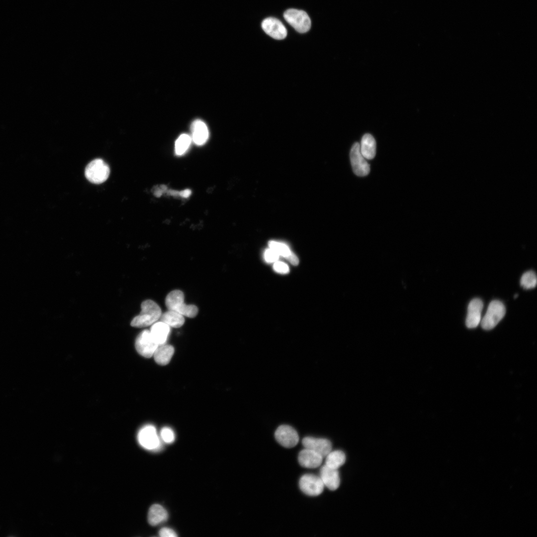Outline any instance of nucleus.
I'll list each match as a JSON object with an SVG mask.
<instances>
[{
	"label": "nucleus",
	"mask_w": 537,
	"mask_h": 537,
	"mask_svg": "<svg viewBox=\"0 0 537 537\" xmlns=\"http://www.w3.org/2000/svg\"><path fill=\"white\" fill-rule=\"evenodd\" d=\"M141 311L131 322V325L136 328H143L151 326L160 318L162 310L158 304L152 300L147 299L142 302Z\"/></svg>",
	"instance_id": "f257e3e1"
},
{
	"label": "nucleus",
	"mask_w": 537,
	"mask_h": 537,
	"mask_svg": "<svg viewBox=\"0 0 537 537\" xmlns=\"http://www.w3.org/2000/svg\"><path fill=\"white\" fill-rule=\"evenodd\" d=\"M184 294L180 290H174L169 293L165 299V304L169 310L177 312L183 316L194 318L198 314V308L193 304H186Z\"/></svg>",
	"instance_id": "f03ea898"
},
{
	"label": "nucleus",
	"mask_w": 537,
	"mask_h": 537,
	"mask_svg": "<svg viewBox=\"0 0 537 537\" xmlns=\"http://www.w3.org/2000/svg\"><path fill=\"white\" fill-rule=\"evenodd\" d=\"M110 169L108 165L102 159H96L91 161L86 167L85 174L89 181L99 184L104 182L108 178Z\"/></svg>",
	"instance_id": "7ed1b4c3"
},
{
	"label": "nucleus",
	"mask_w": 537,
	"mask_h": 537,
	"mask_svg": "<svg viewBox=\"0 0 537 537\" xmlns=\"http://www.w3.org/2000/svg\"><path fill=\"white\" fill-rule=\"evenodd\" d=\"M506 308L499 300H493L488 305L487 311L481 320V327L486 330L494 328L503 318Z\"/></svg>",
	"instance_id": "20e7f679"
},
{
	"label": "nucleus",
	"mask_w": 537,
	"mask_h": 537,
	"mask_svg": "<svg viewBox=\"0 0 537 537\" xmlns=\"http://www.w3.org/2000/svg\"><path fill=\"white\" fill-rule=\"evenodd\" d=\"M285 20L297 32L305 33L311 27V20L303 10L290 8L283 13Z\"/></svg>",
	"instance_id": "39448f33"
},
{
	"label": "nucleus",
	"mask_w": 537,
	"mask_h": 537,
	"mask_svg": "<svg viewBox=\"0 0 537 537\" xmlns=\"http://www.w3.org/2000/svg\"><path fill=\"white\" fill-rule=\"evenodd\" d=\"M158 346L148 330L142 331L138 335L135 341L137 351L140 355L147 358L153 356Z\"/></svg>",
	"instance_id": "423d86ee"
},
{
	"label": "nucleus",
	"mask_w": 537,
	"mask_h": 537,
	"mask_svg": "<svg viewBox=\"0 0 537 537\" xmlns=\"http://www.w3.org/2000/svg\"><path fill=\"white\" fill-rule=\"evenodd\" d=\"M299 485L304 494L311 496L320 495L324 488L320 477L311 474L303 475L299 480Z\"/></svg>",
	"instance_id": "0eeeda50"
},
{
	"label": "nucleus",
	"mask_w": 537,
	"mask_h": 537,
	"mask_svg": "<svg viewBox=\"0 0 537 537\" xmlns=\"http://www.w3.org/2000/svg\"><path fill=\"white\" fill-rule=\"evenodd\" d=\"M365 159L360 152L359 144L354 143L350 151V160L353 170L356 175L364 177L369 174L370 167Z\"/></svg>",
	"instance_id": "6e6552de"
},
{
	"label": "nucleus",
	"mask_w": 537,
	"mask_h": 537,
	"mask_svg": "<svg viewBox=\"0 0 537 537\" xmlns=\"http://www.w3.org/2000/svg\"><path fill=\"white\" fill-rule=\"evenodd\" d=\"M274 436L276 441L286 448L295 447L299 441L297 432L289 425H282L279 426L275 432Z\"/></svg>",
	"instance_id": "1a4fd4ad"
},
{
	"label": "nucleus",
	"mask_w": 537,
	"mask_h": 537,
	"mask_svg": "<svg viewBox=\"0 0 537 537\" xmlns=\"http://www.w3.org/2000/svg\"><path fill=\"white\" fill-rule=\"evenodd\" d=\"M137 438L140 445L147 449H156L160 446L156 428L152 425H147L140 429Z\"/></svg>",
	"instance_id": "9d476101"
},
{
	"label": "nucleus",
	"mask_w": 537,
	"mask_h": 537,
	"mask_svg": "<svg viewBox=\"0 0 537 537\" xmlns=\"http://www.w3.org/2000/svg\"><path fill=\"white\" fill-rule=\"evenodd\" d=\"M262 27L264 31L272 38L281 40L287 35V30L278 19L274 17H268L265 19L262 23Z\"/></svg>",
	"instance_id": "9b49d317"
},
{
	"label": "nucleus",
	"mask_w": 537,
	"mask_h": 537,
	"mask_svg": "<svg viewBox=\"0 0 537 537\" xmlns=\"http://www.w3.org/2000/svg\"><path fill=\"white\" fill-rule=\"evenodd\" d=\"M302 444L305 448L317 452L323 457H325L331 451L332 448L331 442L326 439L306 437L302 440Z\"/></svg>",
	"instance_id": "f8f14e48"
},
{
	"label": "nucleus",
	"mask_w": 537,
	"mask_h": 537,
	"mask_svg": "<svg viewBox=\"0 0 537 537\" xmlns=\"http://www.w3.org/2000/svg\"><path fill=\"white\" fill-rule=\"evenodd\" d=\"M483 307L482 301L479 298L472 299L467 308L465 324L467 328H476L481 321V312Z\"/></svg>",
	"instance_id": "ddd939ff"
},
{
	"label": "nucleus",
	"mask_w": 537,
	"mask_h": 537,
	"mask_svg": "<svg viewBox=\"0 0 537 537\" xmlns=\"http://www.w3.org/2000/svg\"><path fill=\"white\" fill-rule=\"evenodd\" d=\"M323 458L317 452L305 448L299 453L298 460L300 465L303 467L315 468L321 464Z\"/></svg>",
	"instance_id": "4468645a"
},
{
	"label": "nucleus",
	"mask_w": 537,
	"mask_h": 537,
	"mask_svg": "<svg viewBox=\"0 0 537 537\" xmlns=\"http://www.w3.org/2000/svg\"><path fill=\"white\" fill-rule=\"evenodd\" d=\"M320 473V477L324 486L333 491L338 488L340 484V478L338 469L324 465L321 467Z\"/></svg>",
	"instance_id": "2eb2a0df"
},
{
	"label": "nucleus",
	"mask_w": 537,
	"mask_h": 537,
	"mask_svg": "<svg viewBox=\"0 0 537 537\" xmlns=\"http://www.w3.org/2000/svg\"><path fill=\"white\" fill-rule=\"evenodd\" d=\"M192 138L197 145L204 144L208 138L209 131L205 123L200 120H196L191 125Z\"/></svg>",
	"instance_id": "dca6fc26"
},
{
	"label": "nucleus",
	"mask_w": 537,
	"mask_h": 537,
	"mask_svg": "<svg viewBox=\"0 0 537 537\" xmlns=\"http://www.w3.org/2000/svg\"><path fill=\"white\" fill-rule=\"evenodd\" d=\"M150 332L156 342L159 345L166 343L170 333V327L162 322H156L152 325Z\"/></svg>",
	"instance_id": "f3484780"
},
{
	"label": "nucleus",
	"mask_w": 537,
	"mask_h": 537,
	"mask_svg": "<svg viewBox=\"0 0 537 537\" xmlns=\"http://www.w3.org/2000/svg\"><path fill=\"white\" fill-rule=\"evenodd\" d=\"M360 151L362 155L367 160L373 159L376 154V142L370 134H365L361 138Z\"/></svg>",
	"instance_id": "a211bd4d"
},
{
	"label": "nucleus",
	"mask_w": 537,
	"mask_h": 537,
	"mask_svg": "<svg viewBox=\"0 0 537 537\" xmlns=\"http://www.w3.org/2000/svg\"><path fill=\"white\" fill-rule=\"evenodd\" d=\"M174 353V347L171 345L164 344L158 346L153 356L155 361L158 364L165 365L170 361Z\"/></svg>",
	"instance_id": "6ab92c4d"
},
{
	"label": "nucleus",
	"mask_w": 537,
	"mask_h": 537,
	"mask_svg": "<svg viewBox=\"0 0 537 537\" xmlns=\"http://www.w3.org/2000/svg\"><path fill=\"white\" fill-rule=\"evenodd\" d=\"M168 514L165 509L159 504L153 505L149 509L148 521L152 526H156L167 520Z\"/></svg>",
	"instance_id": "aec40b11"
},
{
	"label": "nucleus",
	"mask_w": 537,
	"mask_h": 537,
	"mask_svg": "<svg viewBox=\"0 0 537 537\" xmlns=\"http://www.w3.org/2000/svg\"><path fill=\"white\" fill-rule=\"evenodd\" d=\"M160 319L161 321L166 323L170 327L176 328L181 327L185 321L183 315L177 312L169 310L162 313Z\"/></svg>",
	"instance_id": "412c9836"
},
{
	"label": "nucleus",
	"mask_w": 537,
	"mask_h": 537,
	"mask_svg": "<svg viewBox=\"0 0 537 537\" xmlns=\"http://www.w3.org/2000/svg\"><path fill=\"white\" fill-rule=\"evenodd\" d=\"M325 464L329 467L338 469L346 461V455L341 450L331 451L326 456Z\"/></svg>",
	"instance_id": "4be33fe9"
},
{
	"label": "nucleus",
	"mask_w": 537,
	"mask_h": 537,
	"mask_svg": "<svg viewBox=\"0 0 537 537\" xmlns=\"http://www.w3.org/2000/svg\"><path fill=\"white\" fill-rule=\"evenodd\" d=\"M191 141V138L186 134H181L177 139L175 143V152L177 155H181L189 148Z\"/></svg>",
	"instance_id": "5701e85b"
},
{
	"label": "nucleus",
	"mask_w": 537,
	"mask_h": 537,
	"mask_svg": "<svg viewBox=\"0 0 537 537\" xmlns=\"http://www.w3.org/2000/svg\"><path fill=\"white\" fill-rule=\"evenodd\" d=\"M269 248L275 251L278 255L288 259L293 255L289 247L284 243L271 241L268 242Z\"/></svg>",
	"instance_id": "b1692460"
},
{
	"label": "nucleus",
	"mask_w": 537,
	"mask_h": 537,
	"mask_svg": "<svg viewBox=\"0 0 537 537\" xmlns=\"http://www.w3.org/2000/svg\"><path fill=\"white\" fill-rule=\"evenodd\" d=\"M537 283V275L534 271H528L522 275L520 284L524 289H529L535 288Z\"/></svg>",
	"instance_id": "393cba45"
},
{
	"label": "nucleus",
	"mask_w": 537,
	"mask_h": 537,
	"mask_svg": "<svg viewBox=\"0 0 537 537\" xmlns=\"http://www.w3.org/2000/svg\"><path fill=\"white\" fill-rule=\"evenodd\" d=\"M161 436L163 440L168 444L173 443L175 440L174 433L168 427H164L161 430Z\"/></svg>",
	"instance_id": "a878e982"
},
{
	"label": "nucleus",
	"mask_w": 537,
	"mask_h": 537,
	"mask_svg": "<svg viewBox=\"0 0 537 537\" xmlns=\"http://www.w3.org/2000/svg\"><path fill=\"white\" fill-rule=\"evenodd\" d=\"M265 259L268 263L276 262L279 258L278 254L273 250L268 249L264 254Z\"/></svg>",
	"instance_id": "bb28decb"
},
{
	"label": "nucleus",
	"mask_w": 537,
	"mask_h": 537,
	"mask_svg": "<svg viewBox=\"0 0 537 537\" xmlns=\"http://www.w3.org/2000/svg\"><path fill=\"white\" fill-rule=\"evenodd\" d=\"M273 269L280 273H287L289 272L288 266L281 262H275L273 265Z\"/></svg>",
	"instance_id": "cd10ccee"
},
{
	"label": "nucleus",
	"mask_w": 537,
	"mask_h": 537,
	"mask_svg": "<svg viewBox=\"0 0 537 537\" xmlns=\"http://www.w3.org/2000/svg\"><path fill=\"white\" fill-rule=\"evenodd\" d=\"M159 534L161 537H177L178 536L173 530L167 527L162 528L159 531Z\"/></svg>",
	"instance_id": "c85d7f7f"
},
{
	"label": "nucleus",
	"mask_w": 537,
	"mask_h": 537,
	"mask_svg": "<svg viewBox=\"0 0 537 537\" xmlns=\"http://www.w3.org/2000/svg\"><path fill=\"white\" fill-rule=\"evenodd\" d=\"M190 194L191 190L188 189L179 191V195L184 198L188 197Z\"/></svg>",
	"instance_id": "c756f323"
},
{
	"label": "nucleus",
	"mask_w": 537,
	"mask_h": 537,
	"mask_svg": "<svg viewBox=\"0 0 537 537\" xmlns=\"http://www.w3.org/2000/svg\"><path fill=\"white\" fill-rule=\"evenodd\" d=\"M518 296V294H516V295H515L514 296V298H516V297H517Z\"/></svg>",
	"instance_id": "7c9ffc66"
}]
</instances>
